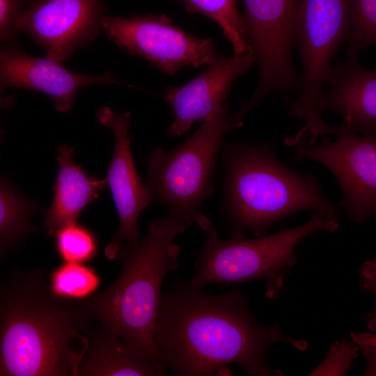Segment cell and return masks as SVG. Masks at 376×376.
I'll return each mask as SVG.
<instances>
[{
	"instance_id": "cell-1",
	"label": "cell",
	"mask_w": 376,
	"mask_h": 376,
	"mask_svg": "<svg viewBox=\"0 0 376 376\" xmlns=\"http://www.w3.org/2000/svg\"><path fill=\"white\" fill-rule=\"evenodd\" d=\"M155 341L161 368L180 376L221 375L234 363L249 375L283 376L266 364L269 347H308L306 340L286 336L279 324L258 321L240 290L212 295L180 277L162 294Z\"/></svg>"
},
{
	"instance_id": "cell-2",
	"label": "cell",
	"mask_w": 376,
	"mask_h": 376,
	"mask_svg": "<svg viewBox=\"0 0 376 376\" xmlns=\"http://www.w3.org/2000/svg\"><path fill=\"white\" fill-rule=\"evenodd\" d=\"M93 320L57 295L37 267L12 268L0 288V375L77 376Z\"/></svg>"
},
{
	"instance_id": "cell-26",
	"label": "cell",
	"mask_w": 376,
	"mask_h": 376,
	"mask_svg": "<svg viewBox=\"0 0 376 376\" xmlns=\"http://www.w3.org/2000/svg\"><path fill=\"white\" fill-rule=\"evenodd\" d=\"M351 339L360 348L361 353L366 352L376 357V333L354 332L350 334Z\"/></svg>"
},
{
	"instance_id": "cell-8",
	"label": "cell",
	"mask_w": 376,
	"mask_h": 376,
	"mask_svg": "<svg viewBox=\"0 0 376 376\" xmlns=\"http://www.w3.org/2000/svg\"><path fill=\"white\" fill-rule=\"evenodd\" d=\"M243 39L259 65V77L252 95L239 109L242 116L267 95L283 101L299 92L301 76L292 59L293 28L300 0H244Z\"/></svg>"
},
{
	"instance_id": "cell-3",
	"label": "cell",
	"mask_w": 376,
	"mask_h": 376,
	"mask_svg": "<svg viewBox=\"0 0 376 376\" xmlns=\"http://www.w3.org/2000/svg\"><path fill=\"white\" fill-rule=\"evenodd\" d=\"M222 210L230 235L268 234L276 222L301 211L338 212L313 174L284 164L272 145L248 141L224 143Z\"/></svg>"
},
{
	"instance_id": "cell-5",
	"label": "cell",
	"mask_w": 376,
	"mask_h": 376,
	"mask_svg": "<svg viewBox=\"0 0 376 376\" xmlns=\"http://www.w3.org/2000/svg\"><path fill=\"white\" fill-rule=\"evenodd\" d=\"M196 224L205 233L206 240L194 264L196 272L189 281L192 286L240 285L260 279L265 281L266 297L276 299L297 263L296 246L313 234L336 232L340 218L338 212H314L297 226L256 238L232 235L228 240L221 239L213 224L203 214Z\"/></svg>"
},
{
	"instance_id": "cell-17",
	"label": "cell",
	"mask_w": 376,
	"mask_h": 376,
	"mask_svg": "<svg viewBox=\"0 0 376 376\" xmlns=\"http://www.w3.org/2000/svg\"><path fill=\"white\" fill-rule=\"evenodd\" d=\"M73 147L57 148L58 175L53 186L51 206L45 212L44 228L54 235L60 228L77 222L84 208L98 198L107 180L89 175L72 159Z\"/></svg>"
},
{
	"instance_id": "cell-16",
	"label": "cell",
	"mask_w": 376,
	"mask_h": 376,
	"mask_svg": "<svg viewBox=\"0 0 376 376\" xmlns=\"http://www.w3.org/2000/svg\"><path fill=\"white\" fill-rule=\"evenodd\" d=\"M84 333L89 344L77 376L163 375L141 350L120 340L104 323L92 320Z\"/></svg>"
},
{
	"instance_id": "cell-21",
	"label": "cell",
	"mask_w": 376,
	"mask_h": 376,
	"mask_svg": "<svg viewBox=\"0 0 376 376\" xmlns=\"http://www.w3.org/2000/svg\"><path fill=\"white\" fill-rule=\"evenodd\" d=\"M54 235L56 252L63 262L86 264L97 256L95 234L77 221L63 226Z\"/></svg>"
},
{
	"instance_id": "cell-18",
	"label": "cell",
	"mask_w": 376,
	"mask_h": 376,
	"mask_svg": "<svg viewBox=\"0 0 376 376\" xmlns=\"http://www.w3.org/2000/svg\"><path fill=\"white\" fill-rule=\"evenodd\" d=\"M34 208L5 181L0 189V251L3 259L13 246L37 230L31 218Z\"/></svg>"
},
{
	"instance_id": "cell-22",
	"label": "cell",
	"mask_w": 376,
	"mask_h": 376,
	"mask_svg": "<svg viewBox=\"0 0 376 376\" xmlns=\"http://www.w3.org/2000/svg\"><path fill=\"white\" fill-rule=\"evenodd\" d=\"M352 16L348 58L358 57L361 51L376 43V0H352Z\"/></svg>"
},
{
	"instance_id": "cell-13",
	"label": "cell",
	"mask_w": 376,
	"mask_h": 376,
	"mask_svg": "<svg viewBox=\"0 0 376 376\" xmlns=\"http://www.w3.org/2000/svg\"><path fill=\"white\" fill-rule=\"evenodd\" d=\"M253 63L251 52L232 57L217 55L203 73L187 84L167 87L164 99L172 108L173 120L166 134L180 136L193 124L205 121L226 102L232 84Z\"/></svg>"
},
{
	"instance_id": "cell-11",
	"label": "cell",
	"mask_w": 376,
	"mask_h": 376,
	"mask_svg": "<svg viewBox=\"0 0 376 376\" xmlns=\"http://www.w3.org/2000/svg\"><path fill=\"white\" fill-rule=\"evenodd\" d=\"M106 10L104 0H32L16 24L57 63L68 59L98 35Z\"/></svg>"
},
{
	"instance_id": "cell-28",
	"label": "cell",
	"mask_w": 376,
	"mask_h": 376,
	"mask_svg": "<svg viewBox=\"0 0 376 376\" xmlns=\"http://www.w3.org/2000/svg\"><path fill=\"white\" fill-rule=\"evenodd\" d=\"M375 301H376V295H375ZM365 323L366 327L370 331L376 332V302L374 307L366 314L364 317Z\"/></svg>"
},
{
	"instance_id": "cell-20",
	"label": "cell",
	"mask_w": 376,
	"mask_h": 376,
	"mask_svg": "<svg viewBox=\"0 0 376 376\" xmlns=\"http://www.w3.org/2000/svg\"><path fill=\"white\" fill-rule=\"evenodd\" d=\"M49 282L57 295L81 301L95 293L100 278L93 267L86 264L63 262L52 270Z\"/></svg>"
},
{
	"instance_id": "cell-24",
	"label": "cell",
	"mask_w": 376,
	"mask_h": 376,
	"mask_svg": "<svg viewBox=\"0 0 376 376\" xmlns=\"http://www.w3.org/2000/svg\"><path fill=\"white\" fill-rule=\"evenodd\" d=\"M25 0H0V37L8 47H16V24Z\"/></svg>"
},
{
	"instance_id": "cell-6",
	"label": "cell",
	"mask_w": 376,
	"mask_h": 376,
	"mask_svg": "<svg viewBox=\"0 0 376 376\" xmlns=\"http://www.w3.org/2000/svg\"><path fill=\"white\" fill-rule=\"evenodd\" d=\"M242 125L229 114L224 102L176 147L152 148L146 184L153 201L190 226L196 223L202 205L214 192L213 178L224 137Z\"/></svg>"
},
{
	"instance_id": "cell-14",
	"label": "cell",
	"mask_w": 376,
	"mask_h": 376,
	"mask_svg": "<svg viewBox=\"0 0 376 376\" xmlns=\"http://www.w3.org/2000/svg\"><path fill=\"white\" fill-rule=\"evenodd\" d=\"M1 88L38 91L49 95L61 113L72 108L77 90L94 84H118L110 72L92 76L72 72L47 58L29 56L17 47H5L0 53Z\"/></svg>"
},
{
	"instance_id": "cell-9",
	"label": "cell",
	"mask_w": 376,
	"mask_h": 376,
	"mask_svg": "<svg viewBox=\"0 0 376 376\" xmlns=\"http://www.w3.org/2000/svg\"><path fill=\"white\" fill-rule=\"evenodd\" d=\"M101 28L117 47L165 75H174L187 66L209 65L217 56L212 38L186 32L166 15L104 16Z\"/></svg>"
},
{
	"instance_id": "cell-7",
	"label": "cell",
	"mask_w": 376,
	"mask_h": 376,
	"mask_svg": "<svg viewBox=\"0 0 376 376\" xmlns=\"http://www.w3.org/2000/svg\"><path fill=\"white\" fill-rule=\"evenodd\" d=\"M352 28V0H300L293 28V42L302 63L298 96L284 101L288 113L304 121L288 146H310L319 136L334 135L319 109L322 87L331 61L338 47L348 41Z\"/></svg>"
},
{
	"instance_id": "cell-27",
	"label": "cell",
	"mask_w": 376,
	"mask_h": 376,
	"mask_svg": "<svg viewBox=\"0 0 376 376\" xmlns=\"http://www.w3.org/2000/svg\"><path fill=\"white\" fill-rule=\"evenodd\" d=\"M361 354L366 359V368L363 373L364 376H376V357L366 352Z\"/></svg>"
},
{
	"instance_id": "cell-4",
	"label": "cell",
	"mask_w": 376,
	"mask_h": 376,
	"mask_svg": "<svg viewBox=\"0 0 376 376\" xmlns=\"http://www.w3.org/2000/svg\"><path fill=\"white\" fill-rule=\"evenodd\" d=\"M189 226L170 214L151 221L142 239L121 246L117 264L123 269L114 282L81 300L93 320L137 347L163 375L155 341L161 287L166 274L179 267L180 248L174 240Z\"/></svg>"
},
{
	"instance_id": "cell-19",
	"label": "cell",
	"mask_w": 376,
	"mask_h": 376,
	"mask_svg": "<svg viewBox=\"0 0 376 376\" xmlns=\"http://www.w3.org/2000/svg\"><path fill=\"white\" fill-rule=\"evenodd\" d=\"M187 10L207 17L222 29L233 49V55L251 52L243 39L244 21L237 0H182Z\"/></svg>"
},
{
	"instance_id": "cell-10",
	"label": "cell",
	"mask_w": 376,
	"mask_h": 376,
	"mask_svg": "<svg viewBox=\"0 0 376 376\" xmlns=\"http://www.w3.org/2000/svg\"><path fill=\"white\" fill-rule=\"evenodd\" d=\"M334 136V141L323 136L318 144L294 146V156L327 169L341 188V207L352 221L363 224L376 214V136L359 135L342 122Z\"/></svg>"
},
{
	"instance_id": "cell-25",
	"label": "cell",
	"mask_w": 376,
	"mask_h": 376,
	"mask_svg": "<svg viewBox=\"0 0 376 376\" xmlns=\"http://www.w3.org/2000/svg\"><path fill=\"white\" fill-rule=\"evenodd\" d=\"M359 284L363 290L376 295V256L364 261L358 269Z\"/></svg>"
},
{
	"instance_id": "cell-15",
	"label": "cell",
	"mask_w": 376,
	"mask_h": 376,
	"mask_svg": "<svg viewBox=\"0 0 376 376\" xmlns=\"http://www.w3.org/2000/svg\"><path fill=\"white\" fill-rule=\"evenodd\" d=\"M327 88L322 92L319 109L338 113L341 122L362 136H376V70L361 65L357 57L331 65Z\"/></svg>"
},
{
	"instance_id": "cell-12",
	"label": "cell",
	"mask_w": 376,
	"mask_h": 376,
	"mask_svg": "<svg viewBox=\"0 0 376 376\" xmlns=\"http://www.w3.org/2000/svg\"><path fill=\"white\" fill-rule=\"evenodd\" d=\"M98 122L111 129L114 135V150L107 166V183L119 218V229L105 247L109 259L117 258L122 243L138 240V219L141 212L153 201L152 194L139 178L135 168L128 127L130 113H114L104 107L96 112Z\"/></svg>"
},
{
	"instance_id": "cell-23",
	"label": "cell",
	"mask_w": 376,
	"mask_h": 376,
	"mask_svg": "<svg viewBox=\"0 0 376 376\" xmlns=\"http://www.w3.org/2000/svg\"><path fill=\"white\" fill-rule=\"evenodd\" d=\"M360 354L359 347L352 340H337L331 344L325 359L308 375H343Z\"/></svg>"
}]
</instances>
